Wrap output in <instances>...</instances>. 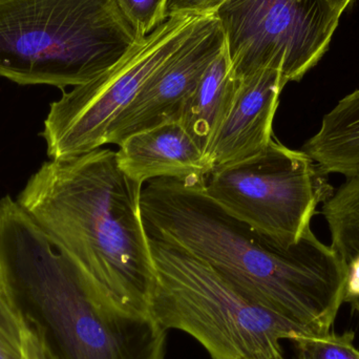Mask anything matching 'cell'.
I'll list each match as a JSON object with an SVG mask.
<instances>
[{"mask_svg":"<svg viewBox=\"0 0 359 359\" xmlns=\"http://www.w3.org/2000/svg\"><path fill=\"white\" fill-rule=\"evenodd\" d=\"M147 234L204 262L243 295L309 334L331 332L345 299L347 267L311 228L284 247L230 215L202 182L156 179L143 186Z\"/></svg>","mask_w":359,"mask_h":359,"instance_id":"cell-1","label":"cell"},{"mask_svg":"<svg viewBox=\"0 0 359 359\" xmlns=\"http://www.w3.org/2000/svg\"><path fill=\"white\" fill-rule=\"evenodd\" d=\"M143 186L124 174L117 151L100 147L46 162L17 198L99 299L136 314H149L157 280L141 211Z\"/></svg>","mask_w":359,"mask_h":359,"instance_id":"cell-2","label":"cell"},{"mask_svg":"<svg viewBox=\"0 0 359 359\" xmlns=\"http://www.w3.org/2000/svg\"><path fill=\"white\" fill-rule=\"evenodd\" d=\"M0 291L57 359H165L168 332L149 314L99 299L65 249L10 196L0 198Z\"/></svg>","mask_w":359,"mask_h":359,"instance_id":"cell-3","label":"cell"},{"mask_svg":"<svg viewBox=\"0 0 359 359\" xmlns=\"http://www.w3.org/2000/svg\"><path fill=\"white\" fill-rule=\"evenodd\" d=\"M138 40L117 0H0V77L21 86L86 83Z\"/></svg>","mask_w":359,"mask_h":359,"instance_id":"cell-4","label":"cell"},{"mask_svg":"<svg viewBox=\"0 0 359 359\" xmlns=\"http://www.w3.org/2000/svg\"><path fill=\"white\" fill-rule=\"evenodd\" d=\"M157 280L149 313L196 339L210 359H285L282 341L309 334L255 304L204 262L149 236Z\"/></svg>","mask_w":359,"mask_h":359,"instance_id":"cell-5","label":"cell"},{"mask_svg":"<svg viewBox=\"0 0 359 359\" xmlns=\"http://www.w3.org/2000/svg\"><path fill=\"white\" fill-rule=\"evenodd\" d=\"M328 176L302 149L273 138L257 155L213 168L202 188L230 215L290 247L334 192Z\"/></svg>","mask_w":359,"mask_h":359,"instance_id":"cell-6","label":"cell"},{"mask_svg":"<svg viewBox=\"0 0 359 359\" xmlns=\"http://www.w3.org/2000/svg\"><path fill=\"white\" fill-rule=\"evenodd\" d=\"M198 17H170L139 39L113 67L63 92L50 104L41 134L50 160L69 159L107 145L114 121L154 72L187 39Z\"/></svg>","mask_w":359,"mask_h":359,"instance_id":"cell-7","label":"cell"},{"mask_svg":"<svg viewBox=\"0 0 359 359\" xmlns=\"http://www.w3.org/2000/svg\"><path fill=\"white\" fill-rule=\"evenodd\" d=\"M234 75L299 81L324 57L341 16L324 0H225L215 12Z\"/></svg>","mask_w":359,"mask_h":359,"instance_id":"cell-8","label":"cell"},{"mask_svg":"<svg viewBox=\"0 0 359 359\" xmlns=\"http://www.w3.org/2000/svg\"><path fill=\"white\" fill-rule=\"evenodd\" d=\"M224 46L225 37L215 14L198 17L187 39L114 121L107 145H119L133 135L178 122L184 103Z\"/></svg>","mask_w":359,"mask_h":359,"instance_id":"cell-9","label":"cell"},{"mask_svg":"<svg viewBox=\"0 0 359 359\" xmlns=\"http://www.w3.org/2000/svg\"><path fill=\"white\" fill-rule=\"evenodd\" d=\"M286 84L282 74L271 69L241 79L233 103L206 154L212 170L267 147L274 138V117Z\"/></svg>","mask_w":359,"mask_h":359,"instance_id":"cell-10","label":"cell"},{"mask_svg":"<svg viewBox=\"0 0 359 359\" xmlns=\"http://www.w3.org/2000/svg\"><path fill=\"white\" fill-rule=\"evenodd\" d=\"M118 147L120 168L141 185L156 179L203 183L212 170L206 155L179 122L133 135Z\"/></svg>","mask_w":359,"mask_h":359,"instance_id":"cell-11","label":"cell"},{"mask_svg":"<svg viewBox=\"0 0 359 359\" xmlns=\"http://www.w3.org/2000/svg\"><path fill=\"white\" fill-rule=\"evenodd\" d=\"M240 82L224 46L184 103L178 122L205 155L233 103Z\"/></svg>","mask_w":359,"mask_h":359,"instance_id":"cell-12","label":"cell"},{"mask_svg":"<svg viewBox=\"0 0 359 359\" xmlns=\"http://www.w3.org/2000/svg\"><path fill=\"white\" fill-rule=\"evenodd\" d=\"M302 151L326 174L359 177V88L323 117L318 132L304 143Z\"/></svg>","mask_w":359,"mask_h":359,"instance_id":"cell-13","label":"cell"},{"mask_svg":"<svg viewBox=\"0 0 359 359\" xmlns=\"http://www.w3.org/2000/svg\"><path fill=\"white\" fill-rule=\"evenodd\" d=\"M330 246L347 264L359 255V177L347 178L323 204Z\"/></svg>","mask_w":359,"mask_h":359,"instance_id":"cell-14","label":"cell"},{"mask_svg":"<svg viewBox=\"0 0 359 359\" xmlns=\"http://www.w3.org/2000/svg\"><path fill=\"white\" fill-rule=\"evenodd\" d=\"M354 339V331H346L341 334L331 331L324 335H302L292 341L297 359H359Z\"/></svg>","mask_w":359,"mask_h":359,"instance_id":"cell-15","label":"cell"},{"mask_svg":"<svg viewBox=\"0 0 359 359\" xmlns=\"http://www.w3.org/2000/svg\"><path fill=\"white\" fill-rule=\"evenodd\" d=\"M25 329L22 314L0 291V359H23Z\"/></svg>","mask_w":359,"mask_h":359,"instance_id":"cell-16","label":"cell"},{"mask_svg":"<svg viewBox=\"0 0 359 359\" xmlns=\"http://www.w3.org/2000/svg\"><path fill=\"white\" fill-rule=\"evenodd\" d=\"M117 2L139 39L149 36L166 20L164 17L166 0H117Z\"/></svg>","mask_w":359,"mask_h":359,"instance_id":"cell-17","label":"cell"},{"mask_svg":"<svg viewBox=\"0 0 359 359\" xmlns=\"http://www.w3.org/2000/svg\"><path fill=\"white\" fill-rule=\"evenodd\" d=\"M224 1L225 0H166L164 17L168 19L174 15H212Z\"/></svg>","mask_w":359,"mask_h":359,"instance_id":"cell-18","label":"cell"},{"mask_svg":"<svg viewBox=\"0 0 359 359\" xmlns=\"http://www.w3.org/2000/svg\"><path fill=\"white\" fill-rule=\"evenodd\" d=\"M23 359H57L46 345L41 331L29 322L25 329Z\"/></svg>","mask_w":359,"mask_h":359,"instance_id":"cell-19","label":"cell"},{"mask_svg":"<svg viewBox=\"0 0 359 359\" xmlns=\"http://www.w3.org/2000/svg\"><path fill=\"white\" fill-rule=\"evenodd\" d=\"M347 280H346L344 303L349 304L359 299V255L346 264Z\"/></svg>","mask_w":359,"mask_h":359,"instance_id":"cell-20","label":"cell"},{"mask_svg":"<svg viewBox=\"0 0 359 359\" xmlns=\"http://www.w3.org/2000/svg\"><path fill=\"white\" fill-rule=\"evenodd\" d=\"M331 10L334 11L339 16H341L343 13L347 10L348 6L354 1V0H324Z\"/></svg>","mask_w":359,"mask_h":359,"instance_id":"cell-21","label":"cell"},{"mask_svg":"<svg viewBox=\"0 0 359 359\" xmlns=\"http://www.w3.org/2000/svg\"><path fill=\"white\" fill-rule=\"evenodd\" d=\"M349 304L351 305L354 313L358 314L359 318V299H354V301L350 302Z\"/></svg>","mask_w":359,"mask_h":359,"instance_id":"cell-22","label":"cell"}]
</instances>
